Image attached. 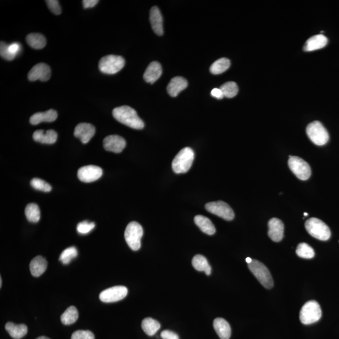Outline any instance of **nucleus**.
Masks as SVG:
<instances>
[{"mask_svg":"<svg viewBox=\"0 0 339 339\" xmlns=\"http://www.w3.org/2000/svg\"><path fill=\"white\" fill-rule=\"evenodd\" d=\"M2 286V279L1 278H0V287H1Z\"/></svg>","mask_w":339,"mask_h":339,"instance_id":"obj_47","label":"nucleus"},{"mask_svg":"<svg viewBox=\"0 0 339 339\" xmlns=\"http://www.w3.org/2000/svg\"><path fill=\"white\" fill-rule=\"evenodd\" d=\"M125 59L119 55H106L101 58L99 68L101 72L106 74H114L120 71L125 66Z\"/></svg>","mask_w":339,"mask_h":339,"instance_id":"obj_7","label":"nucleus"},{"mask_svg":"<svg viewBox=\"0 0 339 339\" xmlns=\"http://www.w3.org/2000/svg\"><path fill=\"white\" fill-rule=\"evenodd\" d=\"M195 157L194 151L189 147L181 149L172 161V169L177 174H185L190 170Z\"/></svg>","mask_w":339,"mask_h":339,"instance_id":"obj_2","label":"nucleus"},{"mask_svg":"<svg viewBox=\"0 0 339 339\" xmlns=\"http://www.w3.org/2000/svg\"><path fill=\"white\" fill-rule=\"evenodd\" d=\"M205 207L210 213L220 217L226 221H232L234 218L233 210L225 202H212L206 203Z\"/></svg>","mask_w":339,"mask_h":339,"instance_id":"obj_10","label":"nucleus"},{"mask_svg":"<svg viewBox=\"0 0 339 339\" xmlns=\"http://www.w3.org/2000/svg\"><path fill=\"white\" fill-rule=\"evenodd\" d=\"M103 176V170L95 165H87L80 168L77 177L80 181L85 183L92 182L98 180Z\"/></svg>","mask_w":339,"mask_h":339,"instance_id":"obj_12","label":"nucleus"},{"mask_svg":"<svg viewBox=\"0 0 339 339\" xmlns=\"http://www.w3.org/2000/svg\"><path fill=\"white\" fill-rule=\"evenodd\" d=\"M113 116L119 123L135 130L143 129L145 124L137 114L136 111L128 106H120L113 111Z\"/></svg>","mask_w":339,"mask_h":339,"instance_id":"obj_1","label":"nucleus"},{"mask_svg":"<svg viewBox=\"0 0 339 339\" xmlns=\"http://www.w3.org/2000/svg\"><path fill=\"white\" fill-rule=\"evenodd\" d=\"M30 184L35 189L41 190V191L49 192L52 190V187L49 183H46L41 179H33L30 181Z\"/></svg>","mask_w":339,"mask_h":339,"instance_id":"obj_36","label":"nucleus"},{"mask_svg":"<svg viewBox=\"0 0 339 339\" xmlns=\"http://www.w3.org/2000/svg\"><path fill=\"white\" fill-rule=\"evenodd\" d=\"M307 232L314 238L320 241L329 240L331 236V230L326 224L317 218L308 219L305 223Z\"/></svg>","mask_w":339,"mask_h":339,"instance_id":"obj_3","label":"nucleus"},{"mask_svg":"<svg viewBox=\"0 0 339 339\" xmlns=\"http://www.w3.org/2000/svg\"><path fill=\"white\" fill-rule=\"evenodd\" d=\"M97 0H84L83 4L84 8H93L98 3Z\"/></svg>","mask_w":339,"mask_h":339,"instance_id":"obj_44","label":"nucleus"},{"mask_svg":"<svg viewBox=\"0 0 339 339\" xmlns=\"http://www.w3.org/2000/svg\"><path fill=\"white\" fill-rule=\"evenodd\" d=\"M78 254L76 248L71 247L64 250L59 257V261L64 265H68Z\"/></svg>","mask_w":339,"mask_h":339,"instance_id":"obj_35","label":"nucleus"},{"mask_svg":"<svg viewBox=\"0 0 339 339\" xmlns=\"http://www.w3.org/2000/svg\"><path fill=\"white\" fill-rule=\"evenodd\" d=\"M47 261L44 257L37 256L30 263L31 274L35 277L41 276L47 268Z\"/></svg>","mask_w":339,"mask_h":339,"instance_id":"obj_24","label":"nucleus"},{"mask_svg":"<svg viewBox=\"0 0 339 339\" xmlns=\"http://www.w3.org/2000/svg\"><path fill=\"white\" fill-rule=\"evenodd\" d=\"M327 38L324 35L322 34L314 35L305 42L303 50L305 52H312V51L320 49L327 45Z\"/></svg>","mask_w":339,"mask_h":339,"instance_id":"obj_19","label":"nucleus"},{"mask_svg":"<svg viewBox=\"0 0 339 339\" xmlns=\"http://www.w3.org/2000/svg\"><path fill=\"white\" fill-rule=\"evenodd\" d=\"M57 113L54 110H49L43 113H37L33 114L30 118V123L33 125H37L42 122H53L57 118Z\"/></svg>","mask_w":339,"mask_h":339,"instance_id":"obj_22","label":"nucleus"},{"mask_svg":"<svg viewBox=\"0 0 339 339\" xmlns=\"http://www.w3.org/2000/svg\"><path fill=\"white\" fill-rule=\"evenodd\" d=\"M268 236L274 242H280L284 236V225L280 219L272 218L268 222Z\"/></svg>","mask_w":339,"mask_h":339,"instance_id":"obj_16","label":"nucleus"},{"mask_svg":"<svg viewBox=\"0 0 339 339\" xmlns=\"http://www.w3.org/2000/svg\"><path fill=\"white\" fill-rule=\"evenodd\" d=\"M94 334L90 331H77L72 334L71 339H94Z\"/></svg>","mask_w":339,"mask_h":339,"instance_id":"obj_39","label":"nucleus"},{"mask_svg":"<svg viewBox=\"0 0 339 339\" xmlns=\"http://www.w3.org/2000/svg\"><path fill=\"white\" fill-rule=\"evenodd\" d=\"M8 50L10 51V53L12 54L17 56L18 54L21 52V44L15 42V43H12L9 44L8 45Z\"/></svg>","mask_w":339,"mask_h":339,"instance_id":"obj_41","label":"nucleus"},{"mask_svg":"<svg viewBox=\"0 0 339 339\" xmlns=\"http://www.w3.org/2000/svg\"><path fill=\"white\" fill-rule=\"evenodd\" d=\"M322 317V310L317 301H307L300 310V320L303 324L309 325L318 322Z\"/></svg>","mask_w":339,"mask_h":339,"instance_id":"obj_4","label":"nucleus"},{"mask_svg":"<svg viewBox=\"0 0 339 339\" xmlns=\"http://www.w3.org/2000/svg\"><path fill=\"white\" fill-rule=\"evenodd\" d=\"M304 216H308V214H307V213H306V212H305V213H304Z\"/></svg>","mask_w":339,"mask_h":339,"instance_id":"obj_48","label":"nucleus"},{"mask_svg":"<svg viewBox=\"0 0 339 339\" xmlns=\"http://www.w3.org/2000/svg\"><path fill=\"white\" fill-rule=\"evenodd\" d=\"M94 227L95 224L94 223H89L88 221H86L78 224L77 226V230L79 233L86 234L91 231Z\"/></svg>","mask_w":339,"mask_h":339,"instance_id":"obj_37","label":"nucleus"},{"mask_svg":"<svg viewBox=\"0 0 339 339\" xmlns=\"http://www.w3.org/2000/svg\"><path fill=\"white\" fill-rule=\"evenodd\" d=\"M187 86L188 82L185 78L182 77H175L168 84L167 92L170 96L177 97Z\"/></svg>","mask_w":339,"mask_h":339,"instance_id":"obj_20","label":"nucleus"},{"mask_svg":"<svg viewBox=\"0 0 339 339\" xmlns=\"http://www.w3.org/2000/svg\"><path fill=\"white\" fill-rule=\"evenodd\" d=\"M79 318V313L74 306H70L63 314L62 315L61 320L64 325H71L76 322Z\"/></svg>","mask_w":339,"mask_h":339,"instance_id":"obj_30","label":"nucleus"},{"mask_svg":"<svg viewBox=\"0 0 339 339\" xmlns=\"http://www.w3.org/2000/svg\"><path fill=\"white\" fill-rule=\"evenodd\" d=\"M0 55L6 61H12L16 57L9 51L8 44H6L5 42H1V44H0Z\"/></svg>","mask_w":339,"mask_h":339,"instance_id":"obj_38","label":"nucleus"},{"mask_svg":"<svg viewBox=\"0 0 339 339\" xmlns=\"http://www.w3.org/2000/svg\"><path fill=\"white\" fill-rule=\"evenodd\" d=\"M211 96L212 97H215V98L218 99H222L223 97H225V96H224L222 90H221L220 88H214L213 90H212L211 93Z\"/></svg>","mask_w":339,"mask_h":339,"instance_id":"obj_43","label":"nucleus"},{"mask_svg":"<svg viewBox=\"0 0 339 339\" xmlns=\"http://www.w3.org/2000/svg\"><path fill=\"white\" fill-rule=\"evenodd\" d=\"M6 331L14 339H21L27 334L28 328L24 324L16 325L12 322L6 323Z\"/></svg>","mask_w":339,"mask_h":339,"instance_id":"obj_26","label":"nucleus"},{"mask_svg":"<svg viewBox=\"0 0 339 339\" xmlns=\"http://www.w3.org/2000/svg\"><path fill=\"white\" fill-rule=\"evenodd\" d=\"M125 139L118 135H110L104 139L103 146L106 150L119 154L125 149Z\"/></svg>","mask_w":339,"mask_h":339,"instance_id":"obj_14","label":"nucleus"},{"mask_svg":"<svg viewBox=\"0 0 339 339\" xmlns=\"http://www.w3.org/2000/svg\"><path fill=\"white\" fill-rule=\"evenodd\" d=\"M26 41L30 47L34 49H42L45 47L46 44L45 37L39 33H32L27 35Z\"/></svg>","mask_w":339,"mask_h":339,"instance_id":"obj_28","label":"nucleus"},{"mask_svg":"<svg viewBox=\"0 0 339 339\" xmlns=\"http://www.w3.org/2000/svg\"><path fill=\"white\" fill-rule=\"evenodd\" d=\"M141 327L148 336H152L160 329V324L158 321L148 317L143 319L141 323Z\"/></svg>","mask_w":339,"mask_h":339,"instance_id":"obj_29","label":"nucleus"},{"mask_svg":"<svg viewBox=\"0 0 339 339\" xmlns=\"http://www.w3.org/2000/svg\"><path fill=\"white\" fill-rule=\"evenodd\" d=\"M194 222L205 234L213 235L216 232V228L209 218L201 215H197L194 218Z\"/></svg>","mask_w":339,"mask_h":339,"instance_id":"obj_25","label":"nucleus"},{"mask_svg":"<svg viewBox=\"0 0 339 339\" xmlns=\"http://www.w3.org/2000/svg\"><path fill=\"white\" fill-rule=\"evenodd\" d=\"M36 339H50L46 338V337H45V336H41V337H39V338H38Z\"/></svg>","mask_w":339,"mask_h":339,"instance_id":"obj_46","label":"nucleus"},{"mask_svg":"<svg viewBox=\"0 0 339 339\" xmlns=\"http://www.w3.org/2000/svg\"><path fill=\"white\" fill-rule=\"evenodd\" d=\"M96 129L90 123H82L76 126L74 130V136L79 138L81 142L86 144L94 136Z\"/></svg>","mask_w":339,"mask_h":339,"instance_id":"obj_15","label":"nucleus"},{"mask_svg":"<svg viewBox=\"0 0 339 339\" xmlns=\"http://www.w3.org/2000/svg\"><path fill=\"white\" fill-rule=\"evenodd\" d=\"M127 294V288L124 286H116L102 292L99 294V299L105 303L116 302L125 298Z\"/></svg>","mask_w":339,"mask_h":339,"instance_id":"obj_11","label":"nucleus"},{"mask_svg":"<svg viewBox=\"0 0 339 339\" xmlns=\"http://www.w3.org/2000/svg\"><path fill=\"white\" fill-rule=\"evenodd\" d=\"M51 70L49 66L45 63H39L35 65L28 74V78L30 81L37 80L45 82L50 79Z\"/></svg>","mask_w":339,"mask_h":339,"instance_id":"obj_13","label":"nucleus"},{"mask_svg":"<svg viewBox=\"0 0 339 339\" xmlns=\"http://www.w3.org/2000/svg\"><path fill=\"white\" fill-rule=\"evenodd\" d=\"M289 166L294 176L301 181H307L311 176V168L309 163L302 158L295 156H290Z\"/></svg>","mask_w":339,"mask_h":339,"instance_id":"obj_9","label":"nucleus"},{"mask_svg":"<svg viewBox=\"0 0 339 339\" xmlns=\"http://www.w3.org/2000/svg\"><path fill=\"white\" fill-rule=\"evenodd\" d=\"M248 268L264 287L271 289L273 287V280L271 273L264 264L258 260H252L251 263L248 264Z\"/></svg>","mask_w":339,"mask_h":339,"instance_id":"obj_6","label":"nucleus"},{"mask_svg":"<svg viewBox=\"0 0 339 339\" xmlns=\"http://www.w3.org/2000/svg\"><path fill=\"white\" fill-rule=\"evenodd\" d=\"M35 141L44 144H54L57 139V134L54 130H37L33 135Z\"/></svg>","mask_w":339,"mask_h":339,"instance_id":"obj_21","label":"nucleus"},{"mask_svg":"<svg viewBox=\"0 0 339 339\" xmlns=\"http://www.w3.org/2000/svg\"><path fill=\"white\" fill-rule=\"evenodd\" d=\"M230 62L227 58H221L215 61L210 68V71L215 75L221 74L229 68Z\"/></svg>","mask_w":339,"mask_h":339,"instance_id":"obj_31","label":"nucleus"},{"mask_svg":"<svg viewBox=\"0 0 339 339\" xmlns=\"http://www.w3.org/2000/svg\"><path fill=\"white\" fill-rule=\"evenodd\" d=\"M220 89L224 96L227 98H232L236 96L239 90L238 86L234 82H227L223 84Z\"/></svg>","mask_w":339,"mask_h":339,"instance_id":"obj_34","label":"nucleus"},{"mask_svg":"<svg viewBox=\"0 0 339 339\" xmlns=\"http://www.w3.org/2000/svg\"><path fill=\"white\" fill-rule=\"evenodd\" d=\"M160 336L163 339H179V336L177 334L168 330L161 332Z\"/></svg>","mask_w":339,"mask_h":339,"instance_id":"obj_42","label":"nucleus"},{"mask_svg":"<svg viewBox=\"0 0 339 339\" xmlns=\"http://www.w3.org/2000/svg\"><path fill=\"white\" fill-rule=\"evenodd\" d=\"M25 213L26 219L31 223H38L41 219V211L36 203H30L26 205Z\"/></svg>","mask_w":339,"mask_h":339,"instance_id":"obj_32","label":"nucleus"},{"mask_svg":"<svg viewBox=\"0 0 339 339\" xmlns=\"http://www.w3.org/2000/svg\"><path fill=\"white\" fill-rule=\"evenodd\" d=\"M143 235L141 226L136 222L128 224L125 232V238L129 247L134 251H138L141 248V239Z\"/></svg>","mask_w":339,"mask_h":339,"instance_id":"obj_8","label":"nucleus"},{"mask_svg":"<svg viewBox=\"0 0 339 339\" xmlns=\"http://www.w3.org/2000/svg\"><path fill=\"white\" fill-rule=\"evenodd\" d=\"M192 263L193 267L197 271H204L208 276L211 274V267L204 256L201 254H197L193 258Z\"/></svg>","mask_w":339,"mask_h":339,"instance_id":"obj_27","label":"nucleus"},{"mask_svg":"<svg viewBox=\"0 0 339 339\" xmlns=\"http://www.w3.org/2000/svg\"><path fill=\"white\" fill-rule=\"evenodd\" d=\"M45 2L46 4H47L48 8L50 9L51 12L54 13V14L57 15L61 14L62 10L59 1H57V0H48V1H45Z\"/></svg>","mask_w":339,"mask_h":339,"instance_id":"obj_40","label":"nucleus"},{"mask_svg":"<svg viewBox=\"0 0 339 339\" xmlns=\"http://www.w3.org/2000/svg\"><path fill=\"white\" fill-rule=\"evenodd\" d=\"M296 253L301 258L311 259L315 256L313 248L307 243L299 244L296 249Z\"/></svg>","mask_w":339,"mask_h":339,"instance_id":"obj_33","label":"nucleus"},{"mask_svg":"<svg viewBox=\"0 0 339 339\" xmlns=\"http://www.w3.org/2000/svg\"><path fill=\"white\" fill-rule=\"evenodd\" d=\"M213 326L221 339H229L231 336V329L229 323L223 318H217L213 322Z\"/></svg>","mask_w":339,"mask_h":339,"instance_id":"obj_23","label":"nucleus"},{"mask_svg":"<svg viewBox=\"0 0 339 339\" xmlns=\"http://www.w3.org/2000/svg\"><path fill=\"white\" fill-rule=\"evenodd\" d=\"M307 136L316 145L323 146L329 140V135L326 128L320 121L312 122L306 129Z\"/></svg>","mask_w":339,"mask_h":339,"instance_id":"obj_5","label":"nucleus"},{"mask_svg":"<svg viewBox=\"0 0 339 339\" xmlns=\"http://www.w3.org/2000/svg\"><path fill=\"white\" fill-rule=\"evenodd\" d=\"M162 74V68L158 62H152L148 66L143 78L148 83L154 84L160 77Z\"/></svg>","mask_w":339,"mask_h":339,"instance_id":"obj_18","label":"nucleus"},{"mask_svg":"<svg viewBox=\"0 0 339 339\" xmlns=\"http://www.w3.org/2000/svg\"><path fill=\"white\" fill-rule=\"evenodd\" d=\"M150 21L155 34L161 36L163 34V17L157 6H154L151 9Z\"/></svg>","mask_w":339,"mask_h":339,"instance_id":"obj_17","label":"nucleus"},{"mask_svg":"<svg viewBox=\"0 0 339 339\" xmlns=\"http://www.w3.org/2000/svg\"><path fill=\"white\" fill-rule=\"evenodd\" d=\"M246 261H247V263L248 264H250L252 262V260L251 258H247V259H246Z\"/></svg>","mask_w":339,"mask_h":339,"instance_id":"obj_45","label":"nucleus"}]
</instances>
